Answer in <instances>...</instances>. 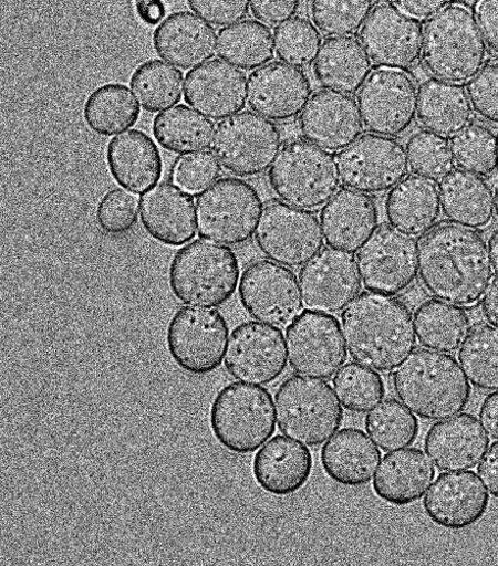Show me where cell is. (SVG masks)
<instances>
[{
	"instance_id": "cell-1",
	"label": "cell",
	"mask_w": 498,
	"mask_h": 566,
	"mask_svg": "<svg viewBox=\"0 0 498 566\" xmlns=\"http://www.w3.org/2000/svg\"><path fill=\"white\" fill-rule=\"evenodd\" d=\"M492 272L488 245L473 229L440 226L421 242V282L435 298L473 306L486 293Z\"/></svg>"
},
{
	"instance_id": "cell-2",
	"label": "cell",
	"mask_w": 498,
	"mask_h": 566,
	"mask_svg": "<svg viewBox=\"0 0 498 566\" xmlns=\"http://www.w3.org/2000/svg\"><path fill=\"white\" fill-rule=\"evenodd\" d=\"M341 324L354 361L377 373L401 367L417 346L411 308L392 296L357 295L342 312Z\"/></svg>"
},
{
	"instance_id": "cell-3",
	"label": "cell",
	"mask_w": 498,
	"mask_h": 566,
	"mask_svg": "<svg viewBox=\"0 0 498 566\" xmlns=\"http://www.w3.org/2000/svg\"><path fill=\"white\" fill-rule=\"evenodd\" d=\"M395 395L425 421H442L463 413L471 398V386L457 359L440 352L419 348L393 375Z\"/></svg>"
},
{
	"instance_id": "cell-4",
	"label": "cell",
	"mask_w": 498,
	"mask_h": 566,
	"mask_svg": "<svg viewBox=\"0 0 498 566\" xmlns=\"http://www.w3.org/2000/svg\"><path fill=\"white\" fill-rule=\"evenodd\" d=\"M423 60L436 78L453 83L473 80L487 60V43L475 14L455 4L433 17L424 30Z\"/></svg>"
},
{
	"instance_id": "cell-5",
	"label": "cell",
	"mask_w": 498,
	"mask_h": 566,
	"mask_svg": "<svg viewBox=\"0 0 498 566\" xmlns=\"http://www.w3.org/2000/svg\"><path fill=\"white\" fill-rule=\"evenodd\" d=\"M236 253L221 243L201 239L183 247L169 269V285L185 305L217 307L227 303L240 282Z\"/></svg>"
},
{
	"instance_id": "cell-6",
	"label": "cell",
	"mask_w": 498,
	"mask_h": 566,
	"mask_svg": "<svg viewBox=\"0 0 498 566\" xmlns=\"http://www.w3.org/2000/svg\"><path fill=\"white\" fill-rule=\"evenodd\" d=\"M277 416L271 392L260 386L232 382L215 397L210 428L227 451L249 454L258 451L276 433Z\"/></svg>"
},
{
	"instance_id": "cell-7",
	"label": "cell",
	"mask_w": 498,
	"mask_h": 566,
	"mask_svg": "<svg viewBox=\"0 0 498 566\" xmlns=\"http://www.w3.org/2000/svg\"><path fill=\"white\" fill-rule=\"evenodd\" d=\"M273 192L287 203L318 210L339 191L341 178L332 153L302 139L287 143L269 171Z\"/></svg>"
},
{
	"instance_id": "cell-8",
	"label": "cell",
	"mask_w": 498,
	"mask_h": 566,
	"mask_svg": "<svg viewBox=\"0 0 498 566\" xmlns=\"http://www.w3.org/2000/svg\"><path fill=\"white\" fill-rule=\"evenodd\" d=\"M279 431L308 447H320L340 429L343 409L326 382L307 376H292L276 394Z\"/></svg>"
},
{
	"instance_id": "cell-9",
	"label": "cell",
	"mask_w": 498,
	"mask_h": 566,
	"mask_svg": "<svg viewBox=\"0 0 498 566\" xmlns=\"http://www.w3.org/2000/svg\"><path fill=\"white\" fill-rule=\"evenodd\" d=\"M263 200L251 185L237 178H222L196 200L199 237L225 245H240L257 232Z\"/></svg>"
},
{
	"instance_id": "cell-10",
	"label": "cell",
	"mask_w": 498,
	"mask_h": 566,
	"mask_svg": "<svg viewBox=\"0 0 498 566\" xmlns=\"http://www.w3.org/2000/svg\"><path fill=\"white\" fill-rule=\"evenodd\" d=\"M229 326L211 307L185 306L168 324L166 342L174 364L191 376H208L224 363Z\"/></svg>"
},
{
	"instance_id": "cell-11",
	"label": "cell",
	"mask_w": 498,
	"mask_h": 566,
	"mask_svg": "<svg viewBox=\"0 0 498 566\" xmlns=\"http://www.w3.org/2000/svg\"><path fill=\"white\" fill-rule=\"evenodd\" d=\"M282 136L271 120L251 112L222 120L216 128L212 151L228 172L252 178L263 175L281 150Z\"/></svg>"
},
{
	"instance_id": "cell-12",
	"label": "cell",
	"mask_w": 498,
	"mask_h": 566,
	"mask_svg": "<svg viewBox=\"0 0 498 566\" xmlns=\"http://www.w3.org/2000/svg\"><path fill=\"white\" fill-rule=\"evenodd\" d=\"M323 237L314 213L281 201L266 206L256 232L260 251L288 269L310 263L322 251Z\"/></svg>"
},
{
	"instance_id": "cell-13",
	"label": "cell",
	"mask_w": 498,
	"mask_h": 566,
	"mask_svg": "<svg viewBox=\"0 0 498 566\" xmlns=\"http://www.w3.org/2000/svg\"><path fill=\"white\" fill-rule=\"evenodd\" d=\"M341 182L351 189L380 195L393 189L409 174L405 146L394 138L367 134L336 157Z\"/></svg>"
},
{
	"instance_id": "cell-14",
	"label": "cell",
	"mask_w": 498,
	"mask_h": 566,
	"mask_svg": "<svg viewBox=\"0 0 498 566\" xmlns=\"http://www.w3.org/2000/svg\"><path fill=\"white\" fill-rule=\"evenodd\" d=\"M293 373L328 380L343 367L347 350L339 321L324 313L303 312L286 332Z\"/></svg>"
},
{
	"instance_id": "cell-15",
	"label": "cell",
	"mask_w": 498,
	"mask_h": 566,
	"mask_svg": "<svg viewBox=\"0 0 498 566\" xmlns=\"http://www.w3.org/2000/svg\"><path fill=\"white\" fill-rule=\"evenodd\" d=\"M239 298L249 316L279 328L289 327L304 308L295 274L269 261L257 262L243 271Z\"/></svg>"
},
{
	"instance_id": "cell-16",
	"label": "cell",
	"mask_w": 498,
	"mask_h": 566,
	"mask_svg": "<svg viewBox=\"0 0 498 566\" xmlns=\"http://www.w3.org/2000/svg\"><path fill=\"white\" fill-rule=\"evenodd\" d=\"M357 264L367 291L386 296L402 294L419 274L418 243L393 228H382L360 250Z\"/></svg>"
},
{
	"instance_id": "cell-17",
	"label": "cell",
	"mask_w": 498,
	"mask_h": 566,
	"mask_svg": "<svg viewBox=\"0 0 498 566\" xmlns=\"http://www.w3.org/2000/svg\"><path fill=\"white\" fill-rule=\"evenodd\" d=\"M364 126L376 135L396 137L415 123L418 90L404 71L380 69L367 78L359 94Z\"/></svg>"
},
{
	"instance_id": "cell-18",
	"label": "cell",
	"mask_w": 498,
	"mask_h": 566,
	"mask_svg": "<svg viewBox=\"0 0 498 566\" xmlns=\"http://www.w3.org/2000/svg\"><path fill=\"white\" fill-rule=\"evenodd\" d=\"M287 348L280 328L247 322L230 335L225 368L237 381L258 386L274 384L287 368Z\"/></svg>"
},
{
	"instance_id": "cell-19",
	"label": "cell",
	"mask_w": 498,
	"mask_h": 566,
	"mask_svg": "<svg viewBox=\"0 0 498 566\" xmlns=\"http://www.w3.org/2000/svg\"><path fill=\"white\" fill-rule=\"evenodd\" d=\"M361 42L380 69L405 71L423 56L424 29L394 6L381 4L363 27Z\"/></svg>"
},
{
	"instance_id": "cell-20",
	"label": "cell",
	"mask_w": 498,
	"mask_h": 566,
	"mask_svg": "<svg viewBox=\"0 0 498 566\" xmlns=\"http://www.w3.org/2000/svg\"><path fill=\"white\" fill-rule=\"evenodd\" d=\"M299 284L310 311L330 315L342 313L362 290L355 255L323 249L299 272Z\"/></svg>"
},
{
	"instance_id": "cell-21",
	"label": "cell",
	"mask_w": 498,
	"mask_h": 566,
	"mask_svg": "<svg viewBox=\"0 0 498 566\" xmlns=\"http://www.w3.org/2000/svg\"><path fill=\"white\" fill-rule=\"evenodd\" d=\"M313 86L301 69L286 63L268 64L248 77V106L276 123H287L303 114Z\"/></svg>"
},
{
	"instance_id": "cell-22",
	"label": "cell",
	"mask_w": 498,
	"mask_h": 566,
	"mask_svg": "<svg viewBox=\"0 0 498 566\" xmlns=\"http://www.w3.org/2000/svg\"><path fill=\"white\" fill-rule=\"evenodd\" d=\"M427 517L448 531H464L478 524L489 506L487 489L474 472L440 474L423 502Z\"/></svg>"
},
{
	"instance_id": "cell-23",
	"label": "cell",
	"mask_w": 498,
	"mask_h": 566,
	"mask_svg": "<svg viewBox=\"0 0 498 566\" xmlns=\"http://www.w3.org/2000/svg\"><path fill=\"white\" fill-rule=\"evenodd\" d=\"M184 97L197 113L215 122L225 120L245 109L248 81L241 70L210 61L186 75Z\"/></svg>"
},
{
	"instance_id": "cell-24",
	"label": "cell",
	"mask_w": 498,
	"mask_h": 566,
	"mask_svg": "<svg viewBox=\"0 0 498 566\" xmlns=\"http://www.w3.org/2000/svg\"><path fill=\"white\" fill-rule=\"evenodd\" d=\"M305 139L325 150L339 151L355 143L364 130L357 102L331 90L317 92L299 118Z\"/></svg>"
},
{
	"instance_id": "cell-25",
	"label": "cell",
	"mask_w": 498,
	"mask_h": 566,
	"mask_svg": "<svg viewBox=\"0 0 498 566\" xmlns=\"http://www.w3.org/2000/svg\"><path fill=\"white\" fill-rule=\"evenodd\" d=\"M139 217L146 233L164 245L181 247L196 235L194 198L178 185L162 182L144 192Z\"/></svg>"
},
{
	"instance_id": "cell-26",
	"label": "cell",
	"mask_w": 498,
	"mask_h": 566,
	"mask_svg": "<svg viewBox=\"0 0 498 566\" xmlns=\"http://www.w3.org/2000/svg\"><path fill=\"white\" fill-rule=\"evenodd\" d=\"M380 216L375 200L367 193L343 188L321 212L326 244L335 250L356 253L375 234Z\"/></svg>"
},
{
	"instance_id": "cell-27",
	"label": "cell",
	"mask_w": 498,
	"mask_h": 566,
	"mask_svg": "<svg viewBox=\"0 0 498 566\" xmlns=\"http://www.w3.org/2000/svg\"><path fill=\"white\" fill-rule=\"evenodd\" d=\"M153 41L158 56L183 71L209 63L218 49L216 29L190 12L170 14L155 30Z\"/></svg>"
},
{
	"instance_id": "cell-28",
	"label": "cell",
	"mask_w": 498,
	"mask_h": 566,
	"mask_svg": "<svg viewBox=\"0 0 498 566\" xmlns=\"http://www.w3.org/2000/svg\"><path fill=\"white\" fill-rule=\"evenodd\" d=\"M488 448L489 438L471 415H459L437 422L425 438V451L440 472L475 469Z\"/></svg>"
},
{
	"instance_id": "cell-29",
	"label": "cell",
	"mask_w": 498,
	"mask_h": 566,
	"mask_svg": "<svg viewBox=\"0 0 498 566\" xmlns=\"http://www.w3.org/2000/svg\"><path fill=\"white\" fill-rule=\"evenodd\" d=\"M313 468L314 458L308 446L278 436L256 454L253 476L264 492L284 497L308 484Z\"/></svg>"
},
{
	"instance_id": "cell-30",
	"label": "cell",
	"mask_w": 498,
	"mask_h": 566,
	"mask_svg": "<svg viewBox=\"0 0 498 566\" xmlns=\"http://www.w3.org/2000/svg\"><path fill=\"white\" fill-rule=\"evenodd\" d=\"M114 180L133 193H144L163 178L164 163L156 142L147 134L132 129L114 137L106 151Z\"/></svg>"
},
{
	"instance_id": "cell-31",
	"label": "cell",
	"mask_w": 498,
	"mask_h": 566,
	"mask_svg": "<svg viewBox=\"0 0 498 566\" xmlns=\"http://www.w3.org/2000/svg\"><path fill=\"white\" fill-rule=\"evenodd\" d=\"M436 472L430 459L418 448L386 453L381 462L373 490L383 502L393 506H407L427 493Z\"/></svg>"
},
{
	"instance_id": "cell-32",
	"label": "cell",
	"mask_w": 498,
	"mask_h": 566,
	"mask_svg": "<svg viewBox=\"0 0 498 566\" xmlns=\"http://www.w3.org/2000/svg\"><path fill=\"white\" fill-rule=\"evenodd\" d=\"M382 453L369 436L355 428H345L322 448L321 464L325 475L345 488L367 485L380 465Z\"/></svg>"
},
{
	"instance_id": "cell-33",
	"label": "cell",
	"mask_w": 498,
	"mask_h": 566,
	"mask_svg": "<svg viewBox=\"0 0 498 566\" xmlns=\"http://www.w3.org/2000/svg\"><path fill=\"white\" fill-rule=\"evenodd\" d=\"M440 196L434 181L406 177L391 189L385 214L391 228L409 237L429 233L440 217Z\"/></svg>"
},
{
	"instance_id": "cell-34",
	"label": "cell",
	"mask_w": 498,
	"mask_h": 566,
	"mask_svg": "<svg viewBox=\"0 0 498 566\" xmlns=\"http://www.w3.org/2000/svg\"><path fill=\"white\" fill-rule=\"evenodd\" d=\"M445 219L453 224L481 230L495 218L491 187L479 176L464 170L447 175L438 187Z\"/></svg>"
},
{
	"instance_id": "cell-35",
	"label": "cell",
	"mask_w": 498,
	"mask_h": 566,
	"mask_svg": "<svg viewBox=\"0 0 498 566\" xmlns=\"http://www.w3.org/2000/svg\"><path fill=\"white\" fill-rule=\"evenodd\" d=\"M417 116L424 128L447 138L470 126L474 111L463 85L430 78L419 88Z\"/></svg>"
},
{
	"instance_id": "cell-36",
	"label": "cell",
	"mask_w": 498,
	"mask_h": 566,
	"mask_svg": "<svg viewBox=\"0 0 498 566\" xmlns=\"http://www.w3.org/2000/svg\"><path fill=\"white\" fill-rule=\"evenodd\" d=\"M372 74V61L362 42L351 36L325 40L314 64L317 81L324 88L354 94Z\"/></svg>"
},
{
	"instance_id": "cell-37",
	"label": "cell",
	"mask_w": 498,
	"mask_h": 566,
	"mask_svg": "<svg viewBox=\"0 0 498 566\" xmlns=\"http://www.w3.org/2000/svg\"><path fill=\"white\" fill-rule=\"evenodd\" d=\"M219 59L241 71H257L276 57L274 35L260 21L247 20L225 27L218 34Z\"/></svg>"
},
{
	"instance_id": "cell-38",
	"label": "cell",
	"mask_w": 498,
	"mask_h": 566,
	"mask_svg": "<svg viewBox=\"0 0 498 566\" xmlns=\"http://www.w3.org/2000/svg\"><path fill=\"white\" fill-rule=\"evenodd\" d=\"M419 344L440 353L460 349L470 332V318L463 307L442 300L423 303L414 317Z\"/></svg>"
},
{
	"instance_id": "cell-39",
	"label": "cell",
	"mask_w": 498,
	"mask_h": 566,
	"mask_svg": "<svg viewBox=\"0 0 498 566\" xmlns=\"http://www.w3.org/2000/svg\"><path fill=\"white\" fill-rule=\"evenodd\" d=\"M138 101L128 86L108 83L87 96L83 118L91 132L111 137L134 127L141 116Z\"/></svg>"
},
{
	"instance_id": "cell-40",
	"label": "cell",
	"mask_w": 498,
	"mask_h": 566,
	"mask_svg": "<svg viewBox=\"0 0 498 566\" xmlns=\"http://www.w3.org/2000/svg\"><path fill=\"white\" fill-rule=\"evenodd\" d=\"M216 128L209 118L184 105L159 114L154 122L158 144L175 154L208 150Z\"/></svg>"
},
{
	"instance_id": "cell-41",
	"label": "cell",
	"mask_w": 498,
	"mask_h": 566,
	"mask_svg": "<svg viewBox=\"0 0 498 566\" xmlns=\"http://www.w3.org/2000/svg\"><path fill=\"white\" fill-rule=\"evenodd\" d=\"M129 84L141 107L149 114L175 107L185 91L181 71L159 60H149L137 66Z\"/></svg>"
},
{
	"instance_id": "cell-42",
	"label": "cell",
	"mask_w": 498,
	"mask_h": 566,
	"mask_svg": "<svg viewBox=\"0 0 498 566\" xmlns=\"http://www.w3.org/2000/svg\"><path fill=\"white\" fill-rule=\"evenodd\" d=\"M365 428L375 444L385 452L401 450L415 443L419 422L401 401L386 399L366 417Z\"/></svg>"
},
{
	"instance_id": "cell-43",
	"label": "cell",
	"mask_w": 498,
	"mask_h": 566,
	"mask_svg": "<svg viewBox=\"0 0 498 566\" xmlns=\"http://www.w3.org/2000/svg\"><path fill=\"white\" fill-rule=\"evenodd\" d=\"M459 361L475 388L498 390V329L487 325L474 328L459 352Z\"/></svg>"
},
{
	"instance_id": "cell-44",
	"label": "cell",
	"mask_w": 498,
	"mask_h": 566,
	"mask_svg": "<svg viewBox=\"0 0 498 566\" xmlns=\"http://www.w3.org/2000/svg\"><path fill=\"white\" fill-rule=\"evenodd\" d=\"M333 388L342 406L355 415H365L385 397L382 377L360 364H347L333 378Z\"/></svg>"
},
{
	"instance_id": "cell-45",
	"label": "cell",
	"mask_w": 498,
	"mask_h": 566,
	"mask_svg": "<svg viewBox=\"0 0 498 566\" xmlns=\"http://www.w3.org/2000/svg\"><path fill=\"white\" fill-rule=\"evenodd\" d=\"M452 148L456 165L464 171L483 178L498 168V137L486 126H468L454 137Z\"/></svg>"
},
{
	"instance_id": "cell-46",
	"label": "cell",
	"mask_w": 498,
	"mask_h": 566,
	"mask_svg": "<svg viewBox=\"0 0 498 566\" xmlns=\"http://www.w3.org/2000/svg\"><path fill=\"white\" fill-rule=\"evenodd\" d=\"M375 0H311L315 27L330 38L351 36L363 29Z\"/></svg>"
},
{
	"instance_id": "cell-47",
	"label": "cell",
	"mask_w": 498,
	"mask_h": 566,
	"mask_svg": "<svg viewBox=\"0 0 498 566\" xmlns=\"http://www.w3.org/2000/svg\"><path fill=\"white\" fill-rule=\"evenodd\" d=\"M278 59L297 69L315 64L322 46V35L315 24L304 18H294L274 31Z\"/></svg>"
},
{
	"instance_id": "cell-48",
	"label": "cell",
	"mask_w": 498,
	"mask_h": 566,
	"mask_svg": "<svg viewBox=\"0 0 498 566\" xmlns=\"http://www.w3.org/2000/svg\"><path fill=\"white\" fill-rule=\"evenodd\" d=\"M407 154L412 171L430 181L443 180L455 169L452 145L429 130L416 132L409 138Z\"/></svg>"
},
{
	"instance_id": "cell-49",
	"label": "cell",
	"mask_w": 498,
	"mask_h": 566,
	"mask_svg": "<svg viewBox=\"0 0 498 566\" xmlns=\"http://www.w3.org/2000/svg\"><path fill=\"white\" fill-rule=\"evenodd\" d=\"M139 199L124 189H113L100 200L96 209V223L110 235H124L137 223Z\"/></svg>"
},
{
	"instance_id": "cell-50",
	"label": "cell",
	"mask_w": 498,
	"mask_h": 566,
	"mask_svg": "<svg viewBox=\"0 0 498 566\" xmlns=\"http://www.w3.org/2000/svg\"><path fill=\"white\" fill-rule=\"evenodd\" d=\"M221 165L208 150L186 154L177 160L174 181L189 193L205 191L219 179Z\"/></svg>"
},
{
	"instance_id": "cell-51",
	"label": "cell",
	"mask_w": 498,
	"mask_h": 566,
	"mask_svg": "<svg viewBox=\"0 0 498 566\" xmlns=\"http://www.w3.org/2000/svg\"><path fill=\"white\" fill-rule=\"evenodd\" d=\"M467 92L475 113L483 120L498 126V64L483 67L470 80Z\"/></svg>"
},
{
	"instance_id": "cell-52",
	"label": "cell",
	"mask_w": 498,
	"mask_h": 566,
	"mask_svg": "<svg viewBox=\"0 0 498 566\" xmlns=\"http://www.w3.org/2000/svg\"><path fill=\"white\" fill-rule=\"evenodd\" d=\"M189 9L215 27H229L249 14L251 0H186Z\"/></svg>"
},
{
	"instance_id": "cell-53",
	"label": "cell",
	"mask_w": 498,
	"mask_h": 566,
	"mask_svg": "<svg viewBox=\"0 0 498 566\" xmlns=\"http://www.w3.org/2000/svg\"><path fill=\"white\" fill-rule=\"evenodd\" d=\"M301 4L302 0H251V10L260 22L278 27L292 20Z\"/></svg>"
},
{
	"instance_id": "cell-54",
	"label": "cell",
	"mask_w": 498,
	"mask_h": 566,
	"mask_svg": "<svg viewBox=\"0 0 498 566\" xmlns=\"http://www.w3.org/2000/svg\"><path fill=\"white\" fill-rule=\"evenodd\" d=\"M476 13L487 45L498 56V0H480Z\"/></svg>"
},
{
	"instance_id": "cell-55",
	"label": "cell",
	"mask_w": 498,
	"mask_h": 566,
	"mask_svg": "<svg viewBox=\"0 0 498 566\" xmlns=\"http://www.w3.org/2000/svg\"><path fill=\"white\" fill-rule=\"evenodd\" d=\"M391 2L416 20H427L447 8L452 0H391Z\"/></svg>"
},
{
	"instance_id": "cell-56",
	"label": "cell",
	"mask_w": 498,
	"mask_h": 566,
	"mask_svg": "<svg viewBox=\"0 0 498 566\" xmlns=\"http://www.w3.org/2000/svg\"><path fill=\"white\" fill-rule=\"evenodd\" d=\"M478 474L490 495L498 499V441L488 448L478 467Z\"/></svg>"
},
{
	"instance_id": "cell-57",
	"label": "cell",
	"mask_w": 498,
	"mask_h": 566,
	"mask_svg": "<svg viewBox=\"0 0 498 566\" xmlns=\"http://www.w3.org/2000/svg\"><path fill=\"white\" fill-rule=\"evenodd\" d=\"M133 6L138 19L148 27H156L166 20L164 0H133Z\"/></svg>"
},
{
	"instance_id": "cell-58",
	"label": "cell",
	"mask_w": 498,
	"mask_h": 566,
	"mask_svg": "<svg viewBox=\"0 0 498 566\" xmlns=\"http://www.w3.org/2000/svg\"><path fill=\"white\" fill-rule=\"evenodd\" d=\"M479 418L490 439L498 440V390L486 397L479 410Z\"/></svg>"
},
{
	"instance_id": "cell-59",
	"label": "cell",
	"mask_w": 498,
	"mask_h": 566,
	"mask_svg": "<svg viewBox=\"0 0 498 566\" xmlns=\"http://www.w3.org/2000/svg\"><path fill=\"white\" fill-rule=\"evenodd\" d=\"M481 308L489 325L498 329V277L489 284L484 294Z\"/></svg>"
},
{
	"instance_id": "cell-60",
	"label": "cell",
	"mask_w": 498,
	"mask_h": 566,
	"mask_svg": "<svg viewBox=\"0 0 498 566\" xmlns=\"http://www.w3.org/2000/svg\"><path fill=\"white\" fill-rule=\"evenodd\" d=\"M488 249L490 253L492 270L498 275V229L490 237Z\"/></svg>"
},
{
	"instance_id": "cell-61",
	"label": "cell",
	"mask_w": 498,
	"mask_h": 566,
	"mask_svg": "<svg viewBox=\"0 0 498 566\" xmlns=\"http://www.w3.org/2000/svg\"><path fill=\"white\" fill-rule=\"evenodd\" d=\"M495 205H496V212L498 216V186L496 187V191H495Z\"/></svg>"
}]
</instances>
